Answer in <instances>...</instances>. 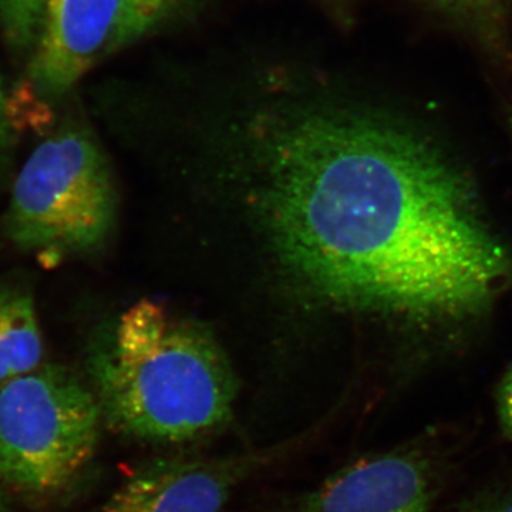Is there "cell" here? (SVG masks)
Segmentation results:
<instances>
[{
  "label": "cell",
  "instance_id": "1",
  "mask_svg": "<svg viewBox=\"0 0 512 512\" xmlns=\"http://www.w3.org/2000/svg\"><path fill=\"white\" fill-rule=\"evenodd\" d=\"M245 116L262 211L296 281L342 311L414 330L467 325L512 278L470 174L406 121L319 89Z\"/></svg>",
  "mask_w": 512,
  "mask_h": 512
},
{
  "label": "cell",
  "instance_id": "2",
  "mask_svg": "<svg viewBox=\"0 0 512 512\" xmlns=\"http://www.w3.org/2000/svg\"><path fill=\"white\" fill-rule=\"evenodd\" d=\"M89 367L104 423L147 446H191L234 414L238 383L217 340L157 302L128 308Z\"/></svg>",
  "mask_w": 512,
  "mask_h": 512
},
{
  "label": "cell",
  "instance_id": "3",
  "mask_svg": "<svg viewBox=\"0 0 512 512\" xmlns=\"http://www.w3.org/2000/svg\"><path fill=\"white\" fill-rule=\"evenodd\" d=\"M116 208L103 150L86 127L66 121L26 160L0 228L13 247L52 268L103 247Z\"/></svg>",
  "mask_w": 512,
  "mask_h": 512
},
{
  "label": "cell",
  "instance_id": "4",
  "mask_svg": "<svg viewBox=\"0 0 512 512\" xmlns=\"http://www.w3.org/2000/svg\"><path fill=\"white\" fill-rule=\"evenodd\" d=\"M103 424L92 389L62 366L0 387V483L33 497L67 490L92 463Z\"/></svg>",
  "mask_w": 512,
  "mask_h": 512
},
{
  "label": "cell",
  "instance_id": "5",
  "mask_svg": "<svg viewBox=\"0 0 512 512\" xmlns=\"http://www.w3.org/2000/svg\"><path fill=\"white\" fill-rule=\"evenodd\" d=\"M301 440L225 456L148 458L101 512H224L244 485L295 454Z\"/></svg>",
  "mask_w": 512,
  "mask_h": 512
},
{
  "label": "cell",
  "instance_id": "6",
  "mask_svg": "<svg viewBox=\"0 0 512 512\" xmlns=\"http://www.w3.org/2000/svg\"><path fill=\"white\" fill-rule=\"evenodd\" d=\"M124 0H47L28 74L13 99L16 107L55 106L77 82L121 45ZM43 116V114H42Z\"/></svg>",
  "mask_w": 512,
  "mask_h": 512
},
{
  "label": "cell",
  "instance_id": "7",
  "mask_svg": "<svg viewBox=\"0 0 512 512\" xmlns=\"http://www.w3.org/2000/svg\"><path fill=\"white\" fill-rule=\"evenodd\" d=\"M431 503L429 463L414 451L394 450L357 458L256 512H430Z\"/></svg>",
  "mask_w": 512,
  "mask_h": 512
},
{
  "label": "cell",
  "instance_id": "8",
  "mask_svg": "<svg viewBox=\"0 0 512 512\" xmlns=\"http://www.w3.org/2000/svg\"><path fill=\"white\" fill-rule=\"evenodd\" d=\"M45 348L32 289L0 278V386L39 369Z\"/></svg>",
  "mask_w": 512,
  "mask_h": 512
},
{
  "label": "cell",
  "instance_id": "9",
  "mask_svg": "<svg viewBox=\"0 0 512 512\" xmlns=\"http://www.w3.org/2000/svg\"><path fill=\"white\" fill-rule=\"evenodd\" d=\"M47 0H0V26L9 45L18 52L35 46Z\"/></svg>",
  "mask_w": 512,
  "mask_h": 512
},
{
  "label": "cell",
  "instance_id": "10",
  "mask_svg": "<svg viewBox=\"0 0 512 512\" xmlns=\"http://www.w3.org/2000/svg\"><path fill=\"white\" fill-rule=\"evenodd\" d=\"M181 0H124L123 32L121 45L143 36L160 20L173 12Z\"/></svg>",
  "mask_w": 512,
  "mask_h": 512
},
{
  "label": "cell",
  "instance_id": "11",
  "mask_svg": "<svg viewBox=\"0 0 512 512\" xmlns=\"http://www.w3.org/2000/svg\"><path fill=\"white\" fill-rule=\"evenodd\" d=\"M433 2L461 18L487 20L498 15L508 0H433Z\"/></svg>",
  "mask_w": 512,
  "mask_h": 512
},
{
  "label": "cell",
  "instance_id": "12",
  "mask_svg": "<svg viewBox=\"0 0 512 512\" xmlns=\"http://www.w3.org/2000/svg\"><path fill=\"white\" fill-rule=\"evenodd\" d=\"M16 137H18V128L13 123L12 113H10L9 97L0 82V160L15 146Z\"/></svg>",
  "mask_w": 512,
  "mask_h": 512
},
{
  "label": "cell",
  "instance_id": "13",
  "mask_svg": "<svg viewBox=\"0 0 512 512\" xmlns=\"http://www.w3.org/2000/svg\"><path fill=\"white\" fill-rule=\"evenodd\" d=\"M454 512H512V493L491 494L477 500L467 501Z\"/></svg>",
  "mask_w": 512,
  "mask_h": 512
},
{
  "label": "cell",
  "instance_id": "14",
  "mask_svg": "<svg viewBox=\"0 0 512 512\" xmlns=\"http://www.w3.org/2000/svg\"><path fill=\"white\" fill-rule=\"evenodd\" d=\"M498 413L505 433L512 439V367L505 375L498 393Z\"/></svg>",
  "mask_w": 512,
  "mask_h": 512
},
{
  "label": "cell",
  "instance_id": "15",
  "mask_svg": "<svg viewBox=\"0 0 512 512\" xmlns=\"http://www.w3.org/2000/svg\"><path fill=\"white\" fill-rule=\"evenodd\" d=\"M0 512H9L8 498H6V494L3 493L2 485H0Z\"/></svg>",
  "mask_w": 512,
  "mask_h": 512
},
{
  "label": "cell",
  "instance_id": "16",
  "mask_svg": "<svg viewBox=\"0 0 512 512\" xmlns=\"http://www.w3.org/2000/svg\"><path fill=\"white\" fill-rule=\"evenodd\" d=\"M510 126L512 128V116H511V119H510Z\"/></svg>",
  "mask_w": 512,
  "mask_h": 512
}]
</instances>
